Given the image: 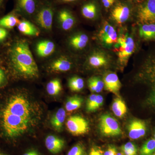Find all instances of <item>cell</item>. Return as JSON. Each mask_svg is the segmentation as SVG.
I'll use <instances>...</instances> for the list:
<instances>
[{
    "label": "cell",
    "mask_w": 155,
    "mask_h": 155,
    "mask_svg": "<svg viewBox=\"0 0 155 155\" xmlns=\"http://www.w3.org/2000/svg\"><path fill=\"white\" fill-rule=\"evenodd\" d=\"M11 65L15 72L23 78L38 77L39 70L27 42L20 40L13 45L10 52Z\"/></svg>",
    "instance_id": "cell-1"
},
{
    "label": "cell",
    "mask_w": 155,
    "mask_h": 155,
    "mask_svg": "<svg viewBox=\"0 0 155 155\" xmlns=\"http://www.w3.org/2000/svg\"><path fill=\"white\" fill-rule=\"evenodd\" d=\"M2 124L6 135L11 138L18 137L26 133L35 122L3 112Z\"/></svg>",
    "instance_id": "cell-2"
},
{
    "label": "cell",
    "mask_w": 155,
    "mask_h": 155,
    "mask_svg": "<svg viewBox=\"0 0 155 155\" xmlns=\"http://www.w3.org/2000/svg\"><path fill=\"white\" fill-rule=\"evenodd\" d=\"M33 107L26 97L17 94L11 97L3 111L35 122Z\"/></svg>",
    "instance_id": "cell-3"
},
{
    "label": "cell",
    "mask_w": 155,
    "mask_h": 155,
    "mask_svg": "<svg viewBox=\"0 0 155 155\" xmlns=\"http://www.w3.org/2000/svg\"><path fill=\"white\" fill-rule=\"evenodd\" d=\"M140 77L149 86L150 93L148 101L155 107V54L149 56L145 61Z\"/></svg>",
    "instance_id": "cell-4"
},
{
    "label": "cell",
    "mask_w": 155,
    "mask_h": 155,
    "mask_svg": "<svg viewBox=\"0 0 155 155\" xmlns=\"http://www.w3.org/2000/svg\"><path fill=\"white\" fill-rule=\"evenodd\" d=\"M117 43L118 47L115 51L117 53L119 62L122 65H126L130 56L134 52V40L131 37L127 35H122L118 38Z\"/></svg>",
    "instance_id": "cell-5"
},
{
    "label": "cell",
    "mask_w": 155,
    "mask_h": 155,
    "mask_svg": "<svg viewBox=\"0 0 155 155\" xmlns=\"http://www.w3.org/2000/svg\"><path fill=\"white\" fill-rule=\"evenodd\" d=\"M99 128L101 133L107 137L118 136L122 132L117 120L109 114H104L100 117Z\"/></svg>",
    "instance_id": "cell-6"
},
{
    "label": "cell",
    "mask_w": 155,
    "mask_h": 155,
    "mask_svg": "<svg viewBox=\"0 0 155 155\" xmlns=\"http://www.w3.org/2000/svg\"><path fill=\"white\" fill-rule=\"evenodd\" d=\"M137 19L143 24L155 23V0H146L140 6L137 11Z\"/></svg>",
    "instance_id": "cell-7"
},
{
    "label": "cell",
    "mask_w": 155,
    "mask_h": 155,
    "mask_svg": "<svg viewBox=\"0 0 155 155\" xmlns=\"http://www.w3.org/2000/svg\"><path fill=\"white\" fill-rule=\"evenodd\" d=\"M66 126L72 135L79 136L85 134L89 130L88 122L83 117L79 116H70L67 119Z\"/></svg>",
    "instance_id": "cell-8"
},
{
    "label": "cell",
    "mask_w": 155,
    "mask_h": 155,
    "mask_svg": "<svg viewBox=\"0 0 155 155\" xmlns=\"http://www.w3.org/2000/svg\"><path fill=\"white\" fill-rule=\"evenodd\" d=\"M127 130L130 139H138L145 135L147 131L146 124L144 121L140 119H133L128 124Z\"/></svg>",
    "instance_id": "cell-9"
},
{
    "label": "cell",
    "mask_w": 155,
    "mask_h": 155,
    "mask_svg": "<svg viewBox=\"0 0 155 155\" xmlns=\"http://www.w3.org/2000/svg\"><path fill=\"white\" fill-rule=\"evenodd\" d=\"M53 11L51 8H45L37 15L36 21L38 25L46 30H51L52 27Z\"/></svg>",
    "instance_id": "cell-10"
},
{
    "label": "cell",
    "mask_w": 155,
    "mask_h": 155,
    "mask_svg": "<svg viewBox=\"0 0 155 155\" xmlns=\"http://www.w3.org/2000/svg\"><path fill=\"white\" fill-rule=\"evenodd\" d=\"M104 87L106 90L118 95L121 87V84L116 73L110 72L106 75L104 79Z\"/></svg>",
    "instance_id": "cell-11"
},
{
    "label": "cell",
    "mask_w": 155,
    "mask_h": 155,
    "mask_svg": "<svg viewBox=\"0 0 155 155\" xmlns=\"http://www.w3.org/2000/svg\"><path fill=\"white\" fill-rule=\"evenodd\" d=\"M100 39L106 44L110 45L117 43L118 37L116 31L113 26L107 22L104 24V26L100 31Z\"/></svg>",
    "instance_id": "cell-12"
},
{
    "label": "cell",
    "mask_w": 155,
    "mask_h": 155,
    "mask_svg": "<svg viewBox=\"0 0 155 155\" xmlns=\"http://www.w3.org/2000/svg\"><path fill=\"white\" fill-rule=\"evenodd\" d=\"M46 147L50 152L56 154L61 152L65 146L64 140L58 136L50 135L47 137L45 141Z\"/></svg>",
    "instance_id": "cell-13"
},
{
    "label": "cell",
    "mask_w": 155,
    "mask_h": 155,
    "mask_svg": "<svg viewBox=\"0 0 155 155\" xmlns=\"http://www.w3.org/2000/svg\"><path fill=\"white\" fill-rule=\"evenodd\" d=\"M130 15V10L127 6L119 4L113 9L111 13L113 19L117 23L122 24L126 22Z\"/></svg>",
    "instance_id": "cell-14"
},
{
    "label": "cell",
    "mask_w": 155,
    "mask_h": 155,
    "mask_svg": "<svg viewBox=\"0 0 155 155\" xmlns=\"http://www.w3.org/2000/svg\"><path fill=\"white\" fill-rule=\"evenodd\" d=\"M55 46L53 42L49 40L42 41L39 42L36 45V52L38 55L42 58L48 57L54 53Z\"/></svg>",
    "instance_id": "cell-15"
},
{
    "label": "cell",
    "mask_w": 155,
    "mask_h": 155,
    "mask_svg": "<svg viewBox=\"0 0 155 155\" xmlns=\"http://www.w3.org/2000/svg\"><path fill=\"white\" fill-rule=\"evenodd\" d=\"M61 27L64 30H69L75 24V19L72 14L67 10H63L59 13L58 16Z\"/></svg>",
    "instance_id": "cell-16"
},
{
    "label": "cell",
    "mask_w": 155,
    "mask_h": 155,
    "mask_svg": "<svg viewBox=\"0 0 155 155\" xmlns=\"http://www.w3.org/2000/svg\"><path fill=\"white\" fill-rule=\"evenodd\" d=\"M66 117V111L63 108H60L51 119V125L58 132H61L63 130Z\"/></svg>",
    "instance_id": "cell-17"
},
{
    "label": "cell",
    "mask_w": 155,
    "mask_h": 155,
    "mask_svg": "<svg viewBox=\"0 0 155 155\" xmlns=\"http://www.w3.org/2000/svg\"><path fill=\"white\" fill-rule=\"evenodd\" d=\"M104 101V98L101 95H91L87 101V111L89 113L96 111L103 105Z\"/></svg>",
    "instance_id": "cell-18"
},
{
    "label": "cell",
    "mask_w": 155,
    "mask_h": 155,
    "mask_svg": "<svg viewBox=\"0 0 155 155\" xmlns=\"http://www.w3.org/2000/svg\"><path fill=\"white\" fill-rule=\"evenodd\" d=\"M18 28L21 33L29 36H38L39 31L35 25L28 21H21L18 25Z\"/></svg>",
    "instance_id": "cell-19"
},
{
    "label": "cell",
    "mask_w": 155,
    "mask_h": 155,
    "mask_svg": "<svg viewBox=\"0 0 155 155\" xmlns=\"http://www.w3.org/2000/svg\"><path fill=\"white\" fill-rule=\"evenodd\" d=\"M71 62L67 58L61 57L54 61L50 66V68L55 72H67L71 69Z\"/></svg>",
    "instance_id": "cell-20"
},
{
    "label": "cell",
    "mask_w": 155,
    "mask_h": 155,
    "mask_svg": "<svg viewBox=\"0 0 155 155\" xmlns=\"http://www.w3.org/2000/svg\"><path fill=\"white\" fill-rule=\"evenodd\" d=\"M112 110L115 116L122 118L127 113V107L121 98L117 97L114 99L112 106Z\"/></svg>",
    "instance_id": "cell-21"
},
{
    "label": "cell",
    "mask_w": 155,
    "mask_h": 155,
    "mask_svg": "<svg viewBox=\"0 0 155 155\" xmlns=\"http://www.w3.org/2000/svg\"><path fill=\"white\" fill-rule=\"evenodd\" d=\"M88 41V37L85 34H78L72 36L70 39V44L76 49L85 48Z\"/></svg>",
    "instance_id": "cell-22"
},
{
    "label": "cell",
    "mask_w": 155,
    "mask_h": 155,
    "mask_svg": "<svg viewBox=\"0 0 155 155\" xmlns=\"http://www.w3.org/2000/svg\"><path fill=\"white\" fill-rule=\"evenodd\" d=\"M141 38L145 40L155 39V24H143L139 29Z\"/></svg>",
    "instance_id": "cell-23"
},
{
    "label": "cell",
    "mask_w": 155,
    "mask_h": 155,
    "mask_svg": "<svg viewBox=\"0 0 155 155\" xmlns=\"http://www.w3.org/2000/svg\"><path fill=\"white\" fill-rule=\"evenodd\" d=\"M83 101V99L78 96L74 95L70 97L66 102V110L68 112L76 110L81 107Z\"/></svg>",
    "instance_id": "cell-24"
},
{
    "label": "cell",
    "mask_w": 155,
    "mask_h": 155,
    "mask_svg": "<svg viewBox=\"0 0 155 155\" xmlns=\"http://www.w3.org/2000/svg\"><path fill=\"white\" fill-rule=\"evenodd\" d=\"M20 22L19 19L13 15H8L0 19V27L12 28Z\"/></svg>",
    "instance_id": "cell-25"
},
{
    "label": "cell",
    "mask_w": 155,
    "mask_h": 155,
    "mask_svg": "<svg viewBox=\"0 0 155 155\" xmlns=\"http://www.w3.org/2000/svg\"><path fill=\"white\" fill-rule=\"evenodd\" d=\"M107 58L102 54L96 53L89 58V63L92 67L97 68L104 66L107 64Z\"/></svg>",
    "instance_id": "cell-26"
},
{
    "label": "cell",
    "mask_w": 155,
    "mask_h": 155,
    "mask_svg": "<svg viewBox=\"0 0 155 155\" xmlns=\"http://www.w3.org/2000/svg\"><path fill=\"white\" fill-rule=\"evenodd\" d=\"M47 91L50 95H57L61 92L62 87L61 81L59 79L51 80L47 85Z\"/></svg>",
    "instance_id": "cell-27"
},
{
    "label": "cell",
    "mask_w": 155,
    "mask_h": 155,
    "mask_svg": "<svg viewBox=\"0 0 155 155\" xmlns=\"http://www.w3.org/2000/svg\"><path fill=\"white\" fill-rule=\"evenodd\" d=\"M88 85L92 92L100 93L104 87V81L99 77H91L88 79Z\"/></svg>",
    "instance_id": "cell-28"
},
{
    "label": "cell",
    "mask_w": 155,
    "mask_h": 155,
    "mask_svg": "<svg viewBox=\"0 0 155 155\" xmlns=\"http://www.w3.org/2000/svg\"><path fill=\"white\" fill-rule=\"evenodd\" d=\"M68 86L72 91H80L84 87V81L81 78L78 76H73L69 78Z\"/></svg>",
    "instance_id": "cell-29"
},
{
    "label": "cell",
    "mask_w": 155,
    "mask_h": 155,
    "mask_svg": "<svg viewBox=\"0 0 155 155\" xmlns=\"http://www.w3.org/2000/svg\"><path fill=\"white\" fill-rule=\"evenodd\" d=\"M155 152V140H148L143 143L140 150V155H152Z\"/></svg>",
    "instance_id": "cell-30"
},
{
    "label": "cell",
    "mask_w": 155,
    "mask_h": 155,
    "mask_svg": "<svg viewBox=\"0 0 155 155\" xmlns=\"http://www.w3.org/2000/svg\"><path fill=\"white\" fill-rule=\"evenodd\" d=\"M96 7L93 3H89L84 6L81 10L82 15L88 19L94 18L96 14Z\"/></svg>",
    "instance_id": "cell-31"
},
{
    "label": "cell",
    "mask_w": 155,
    "mask_h": 155,
    "mask_svg": "<svg viewBox=\"0 0 155 155\" xmlns=\"http://www.w3.org/2000/svg\"><path fill=\"white\" fill-rule=\"evenodd\" d=\"M18 3L20 8L28 14H33L35 11L34 0H18Z\"/></svg>",
    "instance_id": "cell-32"
},
{
    "label": "cell",
    "mask_w": 155,
    "mask_h": 155,
    "mask_svg": "<svg viewBox=\"0 0 155 155\" xmlns=\"http://www.w3.org/2000/svg\"><path fill=\"white\" fill-rule=\"evenodd\" d=\"M121 150L125 155H137V147L135 144L130 142L122 145Z\"/></svg>",
    "instance_id": "cell-33"
},
{
    "label": "cell",
    "mask_w": 155,
    "mask_h": 155,
    "mask_svg": "<svg viewBox=\"0 0 155 155\" xmlns=\"http://www.w3.org/2000/svg\"><path fill=\"white\" fill-rule=\"evenodd\" d=\"M67 155H86L85 147L82 143H79L72 147Z\"/></svg>",
    "instance_id": "cell-34"
},
{
    "label": "cell",
    "mask_w": 155,
    "mask_h": 155,
    "mask_svg": "<svg viewBox=\"0 0 155 155\" xmlns=\"http://www.w3.org/2000/svg\"><path fill=\"white\" fill-rule=\"evenodd\" d=\"M88 155H104V154L99 148L94 147L91 148Z\"/></svg>",
    "instance_id": "cell-35"
},
{
    "label": "cell",
    "mask_w": 155,
    "mask_h": 155,
    "mask_svg": "<svg viewBox=\"0 0 155 155\" xmlns=\"http://www.w3.org/2000/svg\"><path fill=\"white\" fill-rule=\"evenodd\" d=\"M117 153L116 147L113 146H110L104 153V155H116Z\"/></svg>",
    "instance_id": "cell-36"
},
{
    "label": "cell",
    "mask_w": 155,
    "mask_h": 155,
    "mask_svg": "<svg viewBox=\"0 0 155 155\" xmlns=\"http://www.w3.org/2000/svg\"><path fill=\"white\" fill-rule=\"evenodd\" d=\"M8 32L5 28L0 27V41H3L8 36Z\"/></svg>",
    "instance_id": "cell-37"
},
{
    "label": "cell",
    "mask_w": 155,
    "mask_h": 155,
    "mask_svg": "<svg viewBox=\"0 0 155 155\" xmlns=\"http://www.w3.org/2000/svg\"><path fill=\"white\" fill-rule=\"evenodd\" d=\"M115 0H107L103 3L104 5L106 8H109L114 4Z\"/></svg>",
    "instance_id": "cell-38"
},
{
    "label": "cell",
    "mask_w": 155,
    "mask_h": 155,
    "mask_svg": "<svg viewBox=\"0 0 155 155\" xmlns=\"http://www.w3.org/2000/svg\"><path fill=\"white\" fill-rule=\"evenodd\" d=\"M22 155H40V154L35 150H31L25 153Z\"/></svg>",
    "instance_id": "cell-39"
},
{
    "label": "cell",
    "mask_w": 155,
    "mask_h": 155,
    "mask_svg": "<svg viewBox=\"0 0 155 155\" xmlns=\"http://www.w3.org/2000/svg\"><path fill=\"white\" fill-rule=\"evenodd\" d=\"M5 72L2 69H0V85L4 82L5 80Z\"/></svg>",
    "instance_id": "cell-40"
},
{
    "label": "cell",
    "mask_w": 155,
    "mask_h": 155,
    "mask_svg": "<svg viewBox=\"0 0 155 155\" xmlns=\"http://www.w3.org/2000/svg\"><path fill=\"white\" fill-rule=\"evenodd\" d=\"M62 1H64L65 2H72L76 1V0H62Z\"/></svg>",
    "instance_id": "cell-41"
},
{
    "label": "cell",
    "mask_w": 155,
    "mask_h": 155,
    "mask_svg": "<svg viewBox=\"0 0 155 155\" xmlns=\"http://www.w3.org/2000/svg\"><path fill=\"white\" fill-rule=\"evenodd\" d=\"M125 155L122 152H119V153H117V155Z\"/></svg>",
    "instance_id": "cell-42"
},
{
    "label": "cell",
    "mask_w": 155,
    "mask_h": 155,
    "mask_svg": "<svg viewBox=\"0 0 155 155\" xmlns=\"http://www.w3.org/2000/svg\"><path fill=\"white\" fill-rule=\"evenodd\" d=\"M0 155H7L5 154H4V153H0Z\"/></svg>",
    "instance_id": "cell-43"
},
{
    "label": "cell",
    "mask_w": 155,
    "mask_h": 155,
    "mask_svg": "<svg viewBox=\"0 0 155 155\" xmlns=\"http://www.w3.org/2000/svg\"><path fill=\"white\" fill-rule=\"evenodd\" d=\"M106 1H107V0H102V2L103 3H104V2H106Z\"/></svg>",
    "instance_id": "cell-44"
},
{
    "label": "cell",
    "mask_w": 155,
    "mask_h": 155,
    "mask_svg": "<svg viewBox=\"0 0 155 155\" xmlns=\"http://www.w3.org/2000/svg\"><path fill=\"white\" fill-rule=\"evenodd\" d=\"M136 1H137V2H141V1H143V0H136Z\"/></svg>",
    "instance_id": "cell-45"
},
{
    "label": "cell",
    "mask_w": 155,
    "mask_h": 155,
    "mask_svg": "<svg viewBox=\"0 0 155 155\" xmlns=\"http://www.w3.org/2000/svg\"><path fill=\"white\" fill-rule=\"evenodd\" d=\"M2 0H0V5H1V3H2Z\"/></svg>",
    "instance_id": "cell-46"
},
{
    "label": "cell",
    "mask_w": 155,
    "mask_h": 155,
    "mask_svg": "<svg viewBox=\"0 0 155 155\" xmlns=\"http://www.w3.org/2000/svg\"><path fill=\"white\" fill-rule=\"evenodd\" d=\"M154 139L155 140V134H154Z\"/></svg>",
    "instance_id": "cell-47"
},
{
    "label": "cell",
    "mask_w": 155,
    "mask_h": 155,
    "mask_svg": "<svg viewBox=\"0 0 155 155\" xmlns=\"http://www.w3.org/2000/svg\"><path fill=\"white\" fill-rule=\"evenodd\" d=\"M152 155H155V152Z\"/></svg>",
    "instance_id": "cell-48"
}]
</instances>
